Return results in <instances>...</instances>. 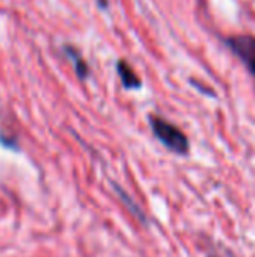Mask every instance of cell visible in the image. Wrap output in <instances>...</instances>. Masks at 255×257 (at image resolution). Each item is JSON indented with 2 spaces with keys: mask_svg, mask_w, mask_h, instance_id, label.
I'll return each mask as SVG.
<instances>
[{
  "mask_svg": "<svg viewBox=\"0 0 255 257\" xmlns=\"http://www.w3.org/2000/svg\"><path fill=\"white\" fill-rule=\"evenodd\" d=\"M149 121H150V128H152L154 135H156V139L159 140L163 146H166L168 149L177 154H187L189 140L177 126L164 121L163 117H157V115H150Z\"/></svg>",
  "mask_w": 255,
  "mask_h": 257,
  "instance_id": "cell-1",
  "label": "cell"
},
{
  "mask_svg": "<svg viewBox=\"0 0 255 257\" xmlns=\"http://www.w3.org/2000/svg\"><path fill=\"white\" fill-rule=\"evenodd\" d=\"M225 42H227V48L248 68L250 75L255 81V37L252 35H234V37H229Z\"/></svg>",
  "mask_w": 255,
  "mask_h": 257,
  "instance_id": "cell-2",
  "label": "cell"
},
{
  "mask_svg": "<svg viewBox=\"0 0 255 257\" xmlns=\"http://www.w3.org/2000/svg\"><path fill=\"white\" fill-rule=\"evenodd\" d=\"M116 68H117V74H119V79H121V82H123L124 88H128V89H140L142 88V79L135 74V70L129 67L126 61H123V60L117 61Z\"/></svg>",
  "mask_w": 255,
  "mask_h": 257,
  "instance_id": "cell-3",
  "label": "cell"
},
{
  "mask_svg": "<svg viewBox=\"0 0 255 257\" xmlns=\"http://www.w3.org/2000/svg\"><path fill=\"white\" fill-rule=\"evenodd\" d=\"M65 54L70 58V61L74 63L75 67V74L79 75V79H86L89 75V68L88 63L82 60V56L79 54V51H75L74 48H65Z\"/></svg>",
  "mask_w": 255,
  "mask_h": 257,
  "instance_id": "cell-4",
  "label": "cell"
}]
</instances>
